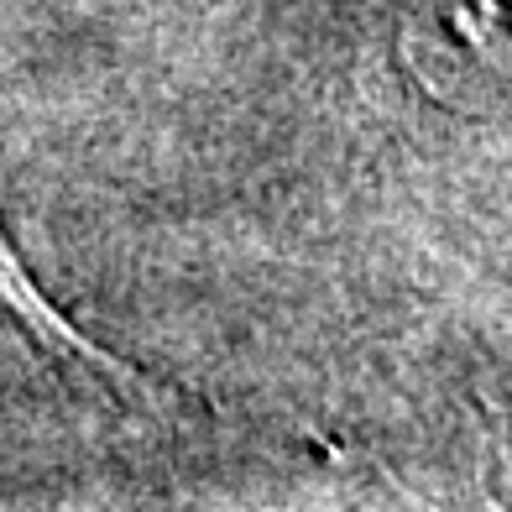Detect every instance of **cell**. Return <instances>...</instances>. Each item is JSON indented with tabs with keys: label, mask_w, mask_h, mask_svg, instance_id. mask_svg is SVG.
Listing matches in <instances>:
<instances>
[{
	"label": "cell",
	"mask_w": 512,
	"mask_h": 512,
	"mask_svg": "<svg viewBox=\"0 0 512 512\" xmlns=\"http://www.w3.org/2000/svg\"><path fill=\"white\" fill-rule=\"evenodd\" d=\"M0 304H6L16 319H27L32 330H42L48 340H58V345H74V351H79V340H68V330H58V319L37 304V293L27 288V277L16 272V262L6 256V246H0Z\"/></svg>",
	"instance_id": "cell-1"
}]
</instances>
